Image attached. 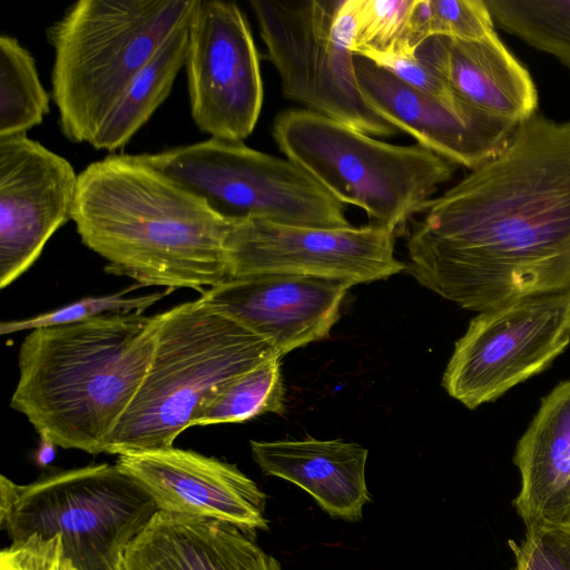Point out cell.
Masks as SVG:
<instances>
[{
  "label": "cell",
  "mask_w": 570,
  "mask_h": 570,
  "mask_svg": "<svg viewBox=\"0 0 570 570\" xmlns=\"http://www.w3.org/2000/svg\"><path fill=\"white\" fill-rule=\"evenodd\" d=\"M410 224L411 274L462 308L569 289L570 121L535 112Z\"/></svg>",
  "instance_id": "6da1fadb"
},
{
  "label": "cell",
  "mask_w": 570,
  "mask_h": 570,
  "mask_svg": "<svg viewBox=\"0 0 570 570\" xmlns=\"http://www.w3.org/2000/svg\"><path fill=\"white\" fill-rule=\"evenodd\" d=\"M106 273L144 286L200 294L230 278L233 222L151 166L142 155H109L78 174L72 219Z\"/></svg>",
  "instance_id": "7a4b0ae2"
},
{
  "label": "cell",
  "mask_w": 570,
  "mask_h": 570,
  "mask_svg": "<svg viewBox=\"0 0 570 570\" xmlns=\"http://www.w3.org/2000/svg\"><path fill=\"white\" fill-rule=\"evenodd\" d=\"M160 314L111 313L32 330L10 406L56 446L106 453L150 366Z\"/></svg>",
  "instance_id": "3957f363"
},
{
  "label": "cell",
  "mask_w": 570,
  "mask_h": 570,
  "mask_svg": "<svg viewBox=\"0 0 570 570\" xmlns=\"http://www.w3.org/2000/svg\"><path fill=\"white\" fill-rule=\"evenodd\" d=\"M272 357L281 356L202 296L160 313L150 366L106 453L173 446L230 382Z\"/></svg>",
  "instance_id": "277c9868"
},
{
  "label": "cell",
  "mask_w": 570,
  "mask_h": 570,
  "mask_svg": "<svg viewBox=\"0 0 570 570\" xmlns=\"http://www.w3.org/2000/svg\"><path fill=\"white\" fill-rule=\"evenodd\" d=\"M195 0H79L46 31L62 135L95 139L138 71Z\"/></svg>",
  "instance_id": "5b68a950"
},
{
  "label": "cell",
  "mask_w": 570,
  "mask_h": 570,
  "mask_svg": "<svg viewBox=\"0 0 570 570\" xmlns=\"http://www.w3.org/2000/svg\"><path fill=\"white\" fill-rule=\"evenodd\" d=\"M272 134L287 159L334 198L364 209L370 225L394 234L455 166L417 142L387 144L308 109L279 114Z\"/></svg>",
  "instance_id": "8992f818"
},
{
  "label": "cell",
  "mask_w": 570,
  "mask_h": 570,
  "mask_svg": "<svg viewBox=\"0 0 570 570\" xmlns=\"http://www.w3.org/2000/svg\"><path fill=\"white\" fill-rule=\"evenodd\" d=\"M158 508L117 464L61 470L29 484L0 478V525L12 541L60 535L76 570H120Z\"/></svg>",
  "instance_id": "52a82bcc"
},
{
  "label": "cell",
  "mask_w": 570,
  "mask_h": 570,
  "mask_svg": "<svg viewBox=\"0 0 570 570\" xmlns=\"http://www.w3.org/2000/svg\"><path fill=\"white\" fill-rule=\"evenodd\" d=\"M249 4L287 99L368 136L399 131L361 92L351 50V0H250Z\"/></svg>",
  "instance_id": "ba28073f"
},
{
  "label": "cell",
  "mask_w": 570,
  "mask_h": 570,
  "mask_svg": "<svg viewBox=\"0 0 570 570\" xmlns=\"http://www.w3.org/2000/svg\"><path fill=\"white\" fill-rule=\"evenodd\" d=\"M144 156L227 220L263 219L318 228L352 226L344 204L301 167L243 141L210 137Z\"/></svg>",
  "instance_id": "9c48e42d"
},
{
  "label": "cell",
  "mask_w": 570,
  "mask_h": 570,
  "mask_svg": "<svg viewBox=\"0 0 570 570\" xmlns=\"http://www.w3.org/2000/svg\"><path fill=\"white\" fill-rule=\"evenodd\" d=\"M570 343V288L479 313L456 341L442 386L468 409L544 371Z\"/></svg>",
  "instance_id": "30bf717a"
},
{
  "label": "cell",
  "mask_w": 570,
  "mask_h": 570,
  "mask_svg": "<svg viewBox=\"0 0 570 570\" xmlns=\"http://www.w3.org/2000/svg\"><path fill=\"white\" fill-rule=\"evenodd\" d=\"M185 68L198 129L215 138H247L259 117L264 91L249 23L235 2L195 0Z\"/></svg>",
  "instance_id": "8fae6325"
},
{
  "label": "cell",
  "mask_w": 570,
  "mask_h": 570,
  "mask_svg": "<svg viewBox=\"0 0 570 570\" xmlns=\"http://www.w3.org/2000/svg\"><path fill=\"white\" fill-rule=\"evenodd\" d=\"M395 235L370 224L318 228L263 219L233 222L227 237L229 275L295 274L353 286L386 279L407 268L394 255Z\"/></svg>",
  "instance_id": "7c38bea8"
},
{
  "label": "cell",
  "mask_w": 570,
  "mask_h": 570,
  "mask_svg": "<svg viewBox=\"0 0 570 570\" xmlns=\"http://www.w3.org/2000/svg\"><path fill=\"white\" fill-rule=\"evenodd\" d=\"M78 175L26 134L0 137V288L26 273L72 219Z\"/></svg>",
  "instance_id": "4fadbf2b"
},
{
  "label": "cell",
  "mask_w": 570,
  "mask_h": 570,
  "mask_svg": "<svg viewBox=\"0 0 570 570\" xmlns=\"http://www.w3.org/2000/svg\"><path fill=\"white\" fill-rule=\"evenodd\" d=\"M352 286L331 278L259 273L233 277L200 296L282 357L328 337Z\"/></svg>",
  "instance_id": "5bb4252c"
},
{
  "label": "cell",
  "mask_w": 570,
  "mask_h": 570,
  "mask_svg": "<svg viewBox=\"0 0 570 570\" xmlns=\"http://www.w3.org/2000/svg\"><path fill=\"white\" fill-rule=\"evenodd\" d=\"M154 499L158 511L267 530L266 494L234 464L191 450L125 453L116 463Z\"/></svg>",
  "instance_id": "9a60e30c"
},
{
  "label": "cell",
  "mask_w": 570,
  "mask_h": 570,
  "mask_svg": "<svg viewBox=\"0 0 570 570\" xmlns=\"http://www.w3.org/2000/svg\"><path fill=\"white\" fill-rule=\"evenodd\" d=\"M355 72L368 105L399 130L436 155L471 170L497 156L519 125L451 105L406 85L374 61L355 56Z\"/></svg>",
  "instance_id": "2e32d148"
},
{
  "label": "cell",
  "mask_w": 570,
  "mask_h": 570,
  "mask_svg": "<svg viewBox=\"0 0 570 570\" xmlns=\"http://www.w3.org/2000/svg\"><path fill=\"white\" fill-rule=\"evenodd\" d=\"M415 55L443 78L459 101L480 112L517 125L535 114L533 80L495 32L473 41L431 37Z\"/></svg>",
  "instance_id": "e0dca14e"
},
{
  "label": "cell",
  "mask_w": 570,
  "mask_h": 570,
  "mask_svg": "<svg viewBox=\"0 0 570 570\" xmlns=\"http://www.w3.org/2000/svg\"><path fill=\"white\" fill-rule=\"evenodd\" d=\"M120 570H282L242 529L158 511L126 549Z\"/></svg>",
  "instance_id": "ac0fdd59"
},
{
  "label": "cell",
  "mask_w": 570,
  "mask_h": 570,
  "mask_svg": "<svg viewBox=\"0 0 570 570\" xmlns=\"http://www.w3.org/2000/svg\"><path fill=\"white\" fill-rule=\"evenodd\" d=\"M262 472L307 492L328 515L357 521L371 501L365 480L364 446L342 440L250 441Z\"/></svg>",
  "instance_id": "d6986e66"
},
{
  "label": "cell",
  "mask_w": 570,
  "mask_h": 570,
  "mask_svg": "<svg viewBox=\"0 0 570 570\" xmlns=\"http://www.w3.org/2000/svg\"><path fill=\"white\" fill-rule=\"evenodd\" d=\"M514 464L521 482L513 507L525 528L570 523V380L542 399Z\"/></svg>",
  "instance_id": "ffe728a7"
},
{
  "label": "cell",
  "mask_w": 570,
  "mask_h": 570,
  "mask_svg": "<svg viewBox=\"0 0 570 570\" xmlns=\"http://www.w3.org/2000/svg\"><path fill=\"white\" fill-rule=\"evenodd\" d=\"M191 11L163 40L131 80L91 141L92 147L107 151L122 148L168 97L186 63Z\"/></svg>",
  "instance_id": "44dd1931"
},
{
  "label": "cell",
  "mask_w": 570,
  "mask_h": 570,
  "mask_svg": "<svg viewBox=\"0 0 570 570\" xmlns=\"http://www.w3.org/2000/svg\"><path fill=\"white\" fill-rule=\"evenodd\" d=\"M49 114L36 62L19 41L0 36V137L26 134Z\"/></svg>",
  "instance_id": "7402d4cb"
},
{
  "label": "cell",
  "mask_w": 570,
  "mask_h": 570,
  "mask_svg": "<svg viewBox=\"0 0 570 570\" xmlns=\"http://www.w3.org/2000/svg\"><path fill=\"white\" fill-rule=\"evenodd\" d=\"M412 6L413 0H351L354 56L375 63L413 57L416 49L410 24Z\"/></svg>",
  "instance_id": "603a6c76"
},
{
  "label": "cell",
  "mask_w": 570,
  "mask_h": 570,
  "mask_svg": "<svg viewBox=\"0 0 570 570\" xmlns=\"http://www.w3.org/2000/svg\"><path fill=\"white\" fill-rule=\"evenodd\" d=\"M493 21L570 68V0H484Z\"/></svg>",
  "instance_id": "cb8c5ba5"
},
{
  "label": "cell",
  "mask_w": 570,
  "mask_h": 570,
  "mask_svg": "<svg viewBox=\"0 0 570 570\" xmlns=\"http://www.w3.org/2000/svg\"><path fill=\"white\" fill-rule=\"evenodd\" d=\"M281 358H268L230 382L206 406L195 425L237 423L267 412L284 414Z\"/></svg>",
  "instance_id": "d4e9b609"
},
{
  "label": "cell",
  "mask_w": 570,
  "mask_h": 570,
  "mask_svg": "<svg viewBox=\"0 0 570 570\" xmlns=\"http://www.w3.org/2000/svg\"><path fill=\"white\" fill-rule=\"evenodd\" d=\"M138 287L142 286L136 284L118 293L80 298L68 305L29 318L2 322L0 324V334L6 335L24 330L32 331L41 327L70 324L111 313H144L173 292V289H166L141 296H127L128 293Z\"/></svg>",
  "instance_id": "484cf974"
},
{
  "label": "cell",
  "mask_w": 570,
  "mask_h": 570,
  "mask_svg": "<svg viewBox=\"0 0 570 570\" xmlns=\"http://www.w3.org/2000/svg\"><path fill=\"white\" fill-rule=\"evenodd\" d=\"M512 570H570V523L527 529L520 542H510Z\"/></svg>",
  "instance_id": "4316f807"
},
{
  "label": "cell",
  "mask_w": 570,
  "mask_h": 570,
  "mask_svg": "<svg viewBox=\"0 0 570 570\" xmlns=\"http://www.w3.org/2000/svg\"><path fill=\"white\" fill-rule=\"evenodd\" d=\"M430 11L431 37L473 41L495 32L484 0H430Z\"/></svg>",
  "instance_id": "83f0119b"
},
{
  "label": "cell",
  "mask_w": 570,
  "mask_h": 570,
  "mask_svg": "<svg viewBox=\"0 0 570 570\" xmlns=\"http://www.w3.org/2000/svg\"><path fill=\"white\" fill-rule=\"evenodd\" d=\"M0 570H76L65 553L60 535L33 533L0 552Z\"/></svg>",
  "instance_id": "f1b7e54d"
},
{
  "label": "cell",
  "mask_w": 570,
  "mask_h": 570,
  "mask_svg": "<svg viewBox=\"0 0 570 570\" xmlns=\"http://www.w3.org/2000/svg\"><path fill=\"white\" fill-rule=\"evenodd\" d=\"M419 91L446 104H460L443 78L421 57L394 58L376 63Z\"/></svg>",
  "instance_id": "f546056e"
},
{
  "label": "cell",
  "mask_w": 570,
  "mask_h": 570,
  "mask_svg": "<svg viewBox=\"0 0 570 570\" xmlns=\"http://www.w3.org/2000/svg\"><path fill=\"white\" fill-rule=\"evenodd\" d=\"M56 455V445L48 439L40 438V445L36 452V463L40 466L48 465Z\"/></svg>",
  "instance_id": "4dcf8cb0"
}]
</instances>
